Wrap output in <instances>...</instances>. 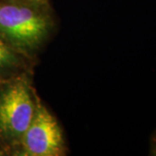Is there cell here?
<instances>
[{"label": "cell", "instance_id": "277c9868", "mask_svg": "<svg viewBox=\"0 0 156 156\" xmlns=\"http://www.w3.org/2000/svg\"><path fill=\"white\" fill-rule=\"evenodd\" d=\"M35 62L14 49L0 35V83L32 72Z\"/></svg>", "mask_w": 156, "mask_h": 156}, {"label": "cell", "instance_id": "3957f363", "mask_svg": "<svg viewBox=\"0 0 156 156\" xmlns=\"http://www.w3.org/2000/svg\"><path fill=\"white\" fill-rule=\"evenodd\" d=\"M67 146L57 119L39 101L32 121L12 156H64Z\"/></svg>", "mask_w": 156, "mask_h": 156}, {"label": "cell", "instance_id": "8992f818", "mask_svg": "<svg viewBox=\"0 0 156 156\" xmlns=\"http://www.w3.org/2000/svg\"><path fill=\"white\" fill-rule=\"evenodd\" d=\"M4 155H5V152H4L3 147H2L1 141H0V156H4Z\"/></svg>", "mask_w": 156, "mask_h": 156}, {"label": "cell", "instance_id": "7a4b0ae2", "mask_svg": "<svg viewBox=\"0 0 156 156\" xmlns=\"http://www.w3.org/2000/svg\"><path fill=\"white\" fill-rule=\"evenodd\" d=\"M39 101L32 85V72L0 83V141L5 155L12 156Z\"/></svg>", "mask_w": 156, "mask_h": 156}, {"label": "cell", "instance_id": "5b68a950", "mask_svg": "<svg viewBox=\"0 0 156 156\" xmlns=\"http://www.w3.org/2000/svg\"><path fill=\"white\" fill-rule=\"evenodd\" d=\"M149 152H150V155L156 156V130L151 137Z\"/></svg>", "mask_w": 156, "mask_h": 156}, {"label": "cell", "instance_id": "6da1fadb", "mask_svg": "<svg viewBox=\"0 0 156 156\" xmlns=\"http://www.w3.org/2000/svg\"><path fill=\"white\" fill-rule=\"evenodd\" d=\"M56 30L48 0H0V35L36 62Z\"/></svg>", "mask_w": 156, "mask_h": 156}]
</instances>
